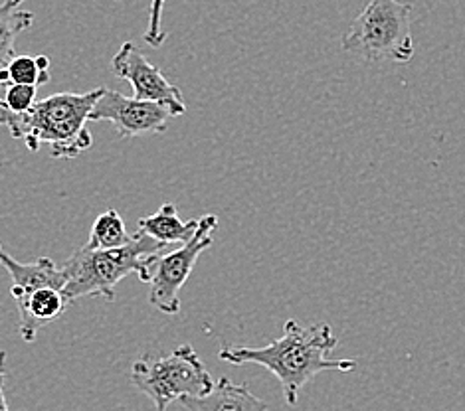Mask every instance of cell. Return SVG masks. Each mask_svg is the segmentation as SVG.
I'll use <instances>...</instances> for the list:
<instances>
[{
    "label": "cell",
    "instance_id": "6da1fadb",
    "mask_svg": "<svg viewBox=\"0 0 465 411\" xmlns=\"http://www.w3.org/2000/svg\"><path fill=\"white\" fill-rule=\"evenodd\" d=\"M337 344L339 338L329 325L302 327L297 320H287L283 325V337L268 347H224L218 357L234 366H263L280 380L287 406H295L299 392L313 380V376L327 370L351 372L357 368L354 360L329 358V352H333Z\"/></svg>",
    "mask_w": 465,
    "mask_h": 411
},
{
    "label": "cell",
    "instance_id": "7a4b0ae2",
    "mask_svg": "<svg viewBox=\"0 0 465 411\" xmlns=\"http://www.w3.org/2000/svg\"><path fill=\"white\" fill-rule=\"evenodd\" d=\"M104 92V87H97L85 93H54L25 113L0 111V127H6L15 139L25 141L30 151H38L42 142H48L54 159H75L92 147V132L85 125Z\"/></svg>",
    "mask_w": 465,
    "mask_h": 411
},
{
    "label": "cell",
    "instance_id": "3957f363",
    "mask_svg": "<svg viewBox=\"0 0 465 411\" xmlns=\"http://www.w3.org/2000/svg\"><path fill=\"white\" fill-rule=\"evenodd\" d=\"M169 251L167 243L153 240L137 230L124 248L95 250L85 243L62 265L65 273L64 293L72 301L84 297H102L115 301V287L127 275L137 273L143 283L149 281V268L159 253Z\"/></svg>",
    "mask_w": 465,
    "mask_h": 411
},
{
    "label": "cell",
    "instance_id": "277c9868",
    "mask_svg": "<svg viewBox=\"0 0 465 411\" xmlns=\"http://www.w3.org/2000/svg\"><path fill=\"white\" fill-rule=\"evenodd\" d=\"M341 46L367 62L408 64L416 52L412 5L401 0H369L342 36Z\"/></svg>",
    "mask_w": 465,
    "mask_h": 411
},
{
    "label": "cell",
    "instance_id": "5b68a950",
    "mask_svg": "<svg viewBox=\"0 0 465 411\" xmlns=\"http://www.w3.org/2000/svg\"><path fill=\"white\" fill-rule=\"evenodd\" d=\"M131 382L157 407H167L184 396H204L213 390V376L191 344L174 348L169 357H143L133 364Z\"/></svg>",
    "mask_w": 465,
    "mask_h": 411
},
{
    "label": "cell",
    "instance_id": "8992f818",
    "mask_svg": "<svg viewBox=\"0 0 465 411\" xmlns=\"http://www.w3.org/2000/svg\"><path fill=\"white\" fill-rule=\"evenodd\" d=\"M218 228V218L208 214L198 218V228L193 238L181 243V248L159 253L149 268V303L164 315H179L181 310V289L191 277L194 265L214 243V231Z\"/></svg>",
    "mask_w": 465,
    "mask_h": 411
},
{
    "label": "cell",
    "instance_id": "52a82bcc",
    "mask_svg": "<svg viewBox=\"0 0 465 411\" xmlns=\"http://www.w3.org/2000/svg\"><path fill=\"white\" fill-rule=\"evenodd\" d=\"M173 117V111L167 105L143 102L109 90L97 99L90 113V121H112L121 139L164 132Z\"/></svg>",
    "mask_w": 465,
    "mask_h": 411
},
{
    "label": "cell",
    "instance_id": "ba28073f",
    "mask_svg": "<svg viewBox=\"0 0 465 411\" xmlns=\"http://www.w3.org/2000/svg\"><path fill=\"white\" fill-rule=\"evenodd\" d=\"M112 72L119 80H125L133 87V97L135 99L167 105L174 117L183 115L186 111L179 87L173 85L157 65H153L135 48L133 42L121 44L119 52L112 58Z\"/></svg>",
    "mask_w": 465,
    "mask_h": 411
},
{
    "label": "cell",
    "instance_id": "9c48e42d",
    "mask_svg": "<svg viewBox=\"0 0 465 411\" xmlns=\"http://www.w3.org/2000/svg\"><path fill=\"white\" fill-rule=\"evenodd\" d=\"M70 305V298L65 297L62 289L56 287H42L36 289L25 297L16 298L18 307V330L25 342H35L38 332L50 325V322L58 320L65 308Z\"/></svg>",
    "mask_w": 465,
    "mask_h": 411
},
{
    "label": "cell",
    "instance_id": "30bf717a",
    "mask_svg": "<svg viewBox=\"0 0 465 411\" xmlns=\"http://www.w3.org/2000/svg\"><path fill=\"white\" fill-rule=\"evenodd\" d=\"M0 265H3L8 271L10 279H13L10 295H13L15 301L42 287H56L62 289V291L65 287L64 269L58 268L50 258H40L32 263H22L16 261L13 255L3 248V243H0Z\"/></svg>",
    "mask_w": 465,
    "mask_h": 411
},
{
    "label": "cell",
    "instance_id": "8fae6325",
    "mask_svg": "<svg viewBox=\"0 0 465 411\" xmlns=\"http://www.w3.org/2000/svg\"><path fill=\"white\" fill-rule=\"evenodd\" d=\"M179 402L186 411H268V404L250 390L248 384H232L220 377L204 396H184Z\"/></svg>",
    "mask_w": 465,
    "mask_h": 411
},
{
    "label": "cell",
    "instance_id": "7c38bea8",
    "mask_svg": "<svg viewBox=\"0 0 465 411\" xmlns=\"http://www.w3.org/2000/svg\"><path fill=\"white\" fill-rule=\"evenodd\" d=\"M196 228L198 220H181L179 210H176L174 204H163L159 212L139 220V231L147 233V236L161 243H167V246L188 241L193 238Z\"/></svg>",
    "mask_w": 465,
    "mask_h": 411
},
{
    "label": "cell",
    "instance_id": "4fadbf2b",
    "mask_svg": "<svg viewBox=\"0 0 465 411\" xmlns=\"http://www.w3.org/2000/svg\"><path fill=\"white\" fill-rule=\"evenodd\" d=\"M25 0H5L0 5V68L15 58L16 38L32 26L35 15L20 8Z\"/></svg>",
    "mask_w": 465,
    "mask_h": 411
},
{
    "label": "cell",
    "instance_id": "5bb4252c",
    "mask_svg": "<svg viewBox=\"0 0 465 411\" xmlns=\"http://www.w3.org/2000/svg\"><path fill=\"white\" fill-rule=\"evenodd\" d=\"M0 80L40 87L50 82V58L48 55H15L5 68H0Z\"/></svg>",
    "mask_w": 465,
    "mask_h": 411
},
{
    "label": "cell",
    "instance_id": "9a60e30c",
    "mask_svg": "<svg viewBox=\"0 0 465 411\" xmlns=\"http://www.w3.org/2000/svg\"><path fill=\"white\" fill-rule=\"evenodd\" d=\"M131 238L133 236L127 233L125 221L119 216L117 210H107V212L95 218L87 246L95 250H115L127 246Z\"/></svg>",
    "mask_w": 465,
    "mask_h": 411
},
{
    "label": "cell",
    "instance_id": "2e32d148",
    "mask_svg": "<svg viewBox=\"0 0 465 411\" xmlns=\"http://www.w3.org/2000/svg\"><path fill=\"white\" fill-rule=\"evenodd\" d=\"M35 85L15 83L10 80H0V111L5 113H25L36 103Z\"/></svg>",
    "mask_w": 465,
    "mask_h": 411
},
{
    "label": "cell",
    "instance_id": "e0dca14e",
    "mask_svg": "<svg viewBox=\"0 0 465 411\" xmlns=\"http://www.w3.org/2000/svg\"><path fill=\"white\" fill-rule=\"evenodd\" d=\"M167 0H151L149 6V26L145 32V42L151 48H161L167 34L163 32V10Z\"/></svg>",
    "mask_w": 465,
    "mask_h": 411
},
{
    "label": "cell",
    "instance_id": "ac0fdd59",
    "mask_svg": "<svg viewBox=\"0 0 465 411\" xmlns=\"http://www.w3.org/2000/svg\"><path fill=\"white\" fill-rule=\"evenodd\" d=\"M5 382H6V352L0 350V411H10L5 396Z\"/></svg>",
    "mask_w": 465,
    "mask_h": 411
}]
</instances>
